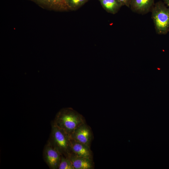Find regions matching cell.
I'll list each match as a JSON object with an SVG mask.
<instances>
[{
	"label": "cell",
	"instance_id": "30bf717a",
	"mask_svg": "<svg viewBox=\"0 0 169 169\" xmlns=\"http://www.w3.org/2000/svg\"><path fill=\"white\" fill-rule=\"evenodd\" d=\"M104 9L107 12L115 14L123 6L118 0H98Z\"/></svg>",
	"mask_w": 169,
	"mask_h": 169
},
{
	"label": "cell",
	"instance_id": "7a4b0ae2",
	"mask_svg": "<svg viewBox=\"0 0 169 169\" xmlns=\"http://www.w3.org/2000/svg\"><path fill=\"white\" fill-rule=\"evenodd\" d=\"M70 137L63 130L54 123L48 143L56 149L61 155L68 157L71 153L70 147Z\"/></svg>",
	"mask_w": 169,
	"mask_h": 169
},
{
	"label": "cell",
	"instance_id": "6da1fadb",
	"mask_svg": "<svg viewBox=\"0 0 169 169\" xmlns=\"http://www.w3.org/2000/svg\"><path fill=\"white\" fill-rule=\"evenodd\" d=\"M85 123L83 116L71 108H64L60 110L53 122L70 137L78 127Z\"/></svg>",
	"mask_w": 169,
	"mask_h": 169
},
{
	"label": "cell",
	"instance_id": "52a82bcc",
	"mask_svg": "<svg viewBox=\"0 0 169 169\" xmlns=\"http://www.w3.org/2000/svg\"><path fill=\"white\" fill-rule=\"evenodd\" d=\"M70 147L71 153L78 156L92 160V152L90 147L75 141L71 137Z\"/></svg>",
	"mask_w": 169,
	"mask_h": 169
},
{
	"label": "cell",
	"instance_id": "4fadbf2b",
	"mask_svg": "<svg viewBox=\"0 0 169 169\" xmlns=\"http://www.w3.org/2000/svg\"><path fill=\"white\" fill-rule=\"evenodd\" d=\"M123 6H125L128 7H130L131 0H118Z\"/></svg>",
	"mask_w": 169,
	"mask_h": 169
},
{
	"label": "cell",
	"instance_id": "7c38bea8",
	"mask_svg": "<svg viewBox=\"0 0 169 169\" xmlns=\"http://www.w3.org/2000/svg\"><path fill=\"white\" fill-rule=\"evenodd\" d=\"M59 169H74L69 159L67 157L61 155Z\"/></svg>",
	"mask_w": 169,
	"mask_h": 169
},
{
	"label": "cell",
	"instance_id": "9c48e42d",
	"mask_svg": "<svg viewBox=\"0 0 169 169\" xmlns=\"http://www.w3.org/2000/svg\"><path fill=\"white\" fill-rule=\"evenodd\" d=\"M68 157L74 169H92L94 168L92 160L77 156L72 153Z\"/></svg>",
	"mask_w": 169,
	"mask_h": 169
},
{
	"label": "cell",
	"instance_id": "5bb4252c",
	"mask_svg": "<svg viewBox=\"0 0 169 169\" xmlns=\"http://www.w3.org/2000/svg\"><path fill=\"white\" fill-rule=\"evenodd\" d=\"M164 1L167 5L169 7V0H164Z\"/></svg>",
	"mask_w": 169,
	"mask_h": 169
},
{
	"label": "cell",
	"instance_id": "ba28073f",
	"mask_svg": "<svg viewBox=\"0 0 169 169\" xmlns=\"http://www.w3.org/2000/svg\"><path fill=\"white\" fill-rule=\"evenodd\" d=\"M154 0H131L130 7L133 12L140 14H145L151 10Z\"/></svg>",
	"mask_w": 169,
	"mask_h": 169
},
{
	"label": "cell",
	"instance_id": "8fae6325",
	"mask_svg": "<svg viewBox=\"0 0 169 169\" xmlns=\"http://www.w3.org/2000/svg\"><path fill=\"white\" fill-rule=\"evenodd\" d=\"M90 0H64L69 10L76 11Z\"/></svg>",
	"mask_w": 169,
	"mask_h": 169
},
{
	"label": "cell",
	"instance_id": "5b68a950",
	"mask_svg": "<svg viewBox=\"0 0 169 169\" xmlns=\"http://www.w3.org/2000/svg\"><path fill=\"white\" fill-rule=\"evenodd\" d=\"M70 137L75 141L90 147L92 134L90 127L85 123L78 127Z\"/></svg>",
	"mask_w": 169,
	"mask_h": 169
},
{
	"label": "cell",
	"instance_id": "8992f818",
	"mask_svg": "<svg viewBox=\"0 0 169 169\" xmlns=\"http://www.w3.org/2000/svg\"><path fill=\"white\" fill-rule=\"evenodd\" d=\"M44 9L58 12L69 11L64 0H28Z\"/></svg>",
	"mask_w": 169,
	"mask_h": 169
},
{
	"label": "cell",
	"instance_id": "277c9868",
	"mask_svg": "<svg viewBox=\"0 0 169 169\" xmlns=\"http://www.w3.org/2000/svg\"><path fill=\"white\" fill-rule=\"evenodd\" d=\"M61 157V154L48 142L44 150L43 157L49 168L58 169Z\"/></svg>",
	"mask_w": 169,
	"mask_h": 169
},
{
	"label": "cell",
	"instance_id": "3957f363",
	"mask_svg": "<svg viewBox=\"0 0 169 169\" xmlns=\"http://www.w3.org/2000/svg\"><path fill=\"white\" fill-rule=\"evenodd\" d=\"M151 11L156 32L159 34L165 33L169 27V9L158 2L154 4Z\"/></svg>",
	"mask_w": 169,
	"mask_h": 169
}]
</instances>
